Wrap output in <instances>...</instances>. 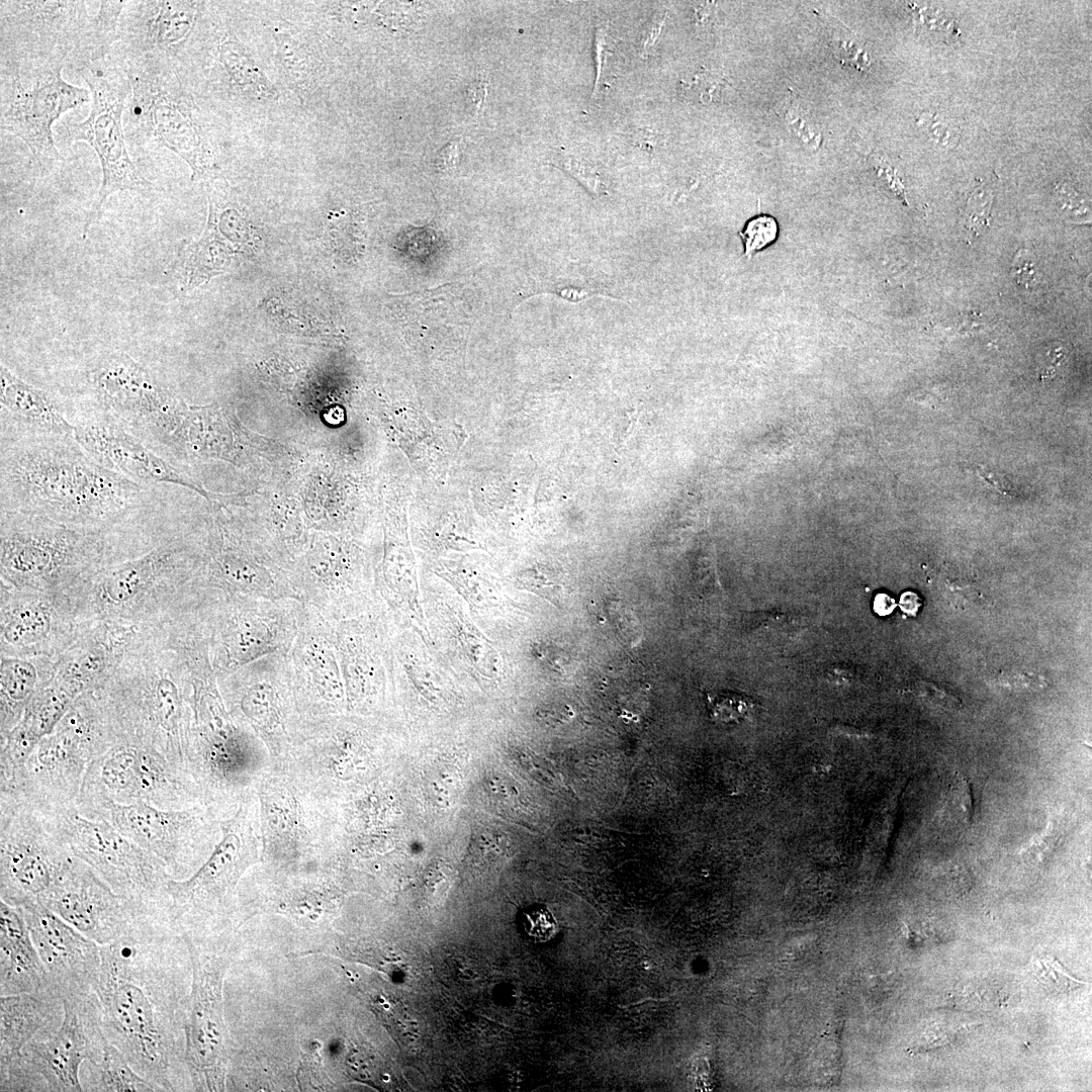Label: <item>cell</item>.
Returning <instances> with one entry per match:
<instances>
[{
	"label": "cell",
	"instance_id": "1",
	"mask_svg": "<svg viewBox=\"0 0 1092 1092\" xmlns=\"http://www.w3.org/2000/svg\"><path fill=\"white\" fill-rule=\"evenodd\" d=\"M167 919H154L101 945L94 992L105 1038L133 1069L164 1091L177 1055L176 1031L184 1025L187 1000L178 992L170 965Z\"/></svg>",
	"mask_w": 1092,
	"mask_h": 1092
},
{
	"label": "cell",
	"instance_id": "2",
	"mask_svg": "<svg viewBox=\"0 0 1092 1092\" xmlns=\"http://www.w3.org/2000/svg\"><path fill=\"white\" fill-rule=\"evenodd\" d=\"M28 433L1 448L3 511L94 525L118 520L151 500L146 485L99 464L73 437Z\"/></svg>",
	"mask_w": 1092,
	"mask_h": 1092
},
{
	"label": "cell",
	"instance_id": "3",
	"mask_svg": "<svg viewBox=\"0 0 1092 1092\" xmlns=\"http://www.w3.org/2000/svg\"><path fill=\"white\" fill-rule=\"evenodd\" d=\"M126 0H1L0 62H40L79 74L112 54Z\"/></svg>",
	"mask_w": 1092,
	"mask_h": 1092
},
{
	"label": "cell",
	"instance_id": "4",
	"mask_svg": "<svg viewBox=\"0 0 1092 1092\" xmlns=\"http://www.w3.org/2000/svg\"><path fill=\"white\" fill-rule=\"evenodd\" d=\"M124 69L131 86L123 114L128 146L135 150L172 151L188 164L194 181L214 177L220 170L218 152L177 72Z\"/></svg>",
	"mask_w": 1092,
	"mask_h": 1092
},
{
	"label": "cell",
	"instance_id": "5",
	"mask_svg": "<svg viewBox=\"0 0 1092 1092\" xmlns=\"http://www.w3.org/2000/svg\"><path fill=\"white\" fill-rule=\"evenodd\" d=\"M114 743L105 708L92 699L77 700L53 732L38 741L12 786L0 793L16 795L40 809L75 804L89 764Z\"/></svg>",
	"mask_w": 1092,
	"mask_h": 1092
},
{
	"label": "cell",
	"instance_id": "6",
	"mask_svg": "<svg viewBox=\"0 0 1092 1092\" xmlns=\"http://www.w3.org/2000/svg\"><path fill=\"white\" fill-rule=\"evenodd\" d=\"M202 634L217 678L276 652H287L299 628L303 603L217 589L203 592Z\"/></svg>",
	"mask_w": 1092,
	"mask_h": 1092
},
{
	"label": "cell",
	"instance_id": "7",
	"mask_svg": "<svg viewBox=\"0 0 1092 1092\" xmlns=\"http://www.w3.org/2000/svg\"><path fill=\"white\" fill-rule=\"evenodd\" d=\"M79 75L91 94L90 111L83 121L63 122L60 138L68 144L87 143L100 162L101 185L86 217L85 234L99 217L105 200L114 192H149L153 184L140 172L128 153L123 114L131 86L123 65L110 55Z\"/></svg>",
	"mask_w": 1092,
	"mask_h": 1092
},
{
	"label": "cell",
	"instance_id": "8",
	"mask_svg": "<svg viewBox=\"0 0 1092 1092\" xmlns=\"http://www.w3.org/2000/svg\"><path fill=\"white\" fill-rule=\"evenodd\" d=\"M40 810L72 853L90 866L115 893L141 905L170 911L167 885L173 878L156 855L106 820L85 816L77 803Z\"/></svg>",
	"mask_w": 1092,
	"mask_h": 1092
},
{
	"label": "cell",
	"instance_id": "9",
	"mask_svg": "<svg viewBox=\"0 0 1092 1092\" xmlns=\"http://www.w3.org/2000/svg\"><path fill=\"white\" fill-rule=\"evenodd\" d=\"M63 1020L41 1040L32 1039L21 1054L0 1064L3 1091H84L80 1070L84 1062L96 1064L103 1054L98 998L94 991L62 999Z\"/></svg>",
	"mask_w": 1092,
	"mask_h": 1092
},
{
	"label": "cell",
	"instance_id": "10",
	"mask_svg": "<svg viewBox=\"0 0 1092 1092\" xmlns=\"http://www.w3.org/2000/svg\"><path fill=\"white\" fill-rule=\"evenodd\" d=\"M65 66L0 62V127L21 140L40 166L63 159L53 125L68 110L90 101V91L68 83Z\"/></svg>",
	"mask_w": 1092,
	"mask_h": 1092
},
{
	"label": "cell",
	"instance_id": "11",
	"mask_svg": "<svg viewBox=\"0 0 1092 1092\" xmlns=\"http://www.w3.org/2000/svg\"><path fill=\"white\" fill-rule=\"evenodd\" d=\"M72 855L40 809L0 793L1 900L12 906L39 902Z\"/></svg>",
	"mask_w": 1092,
	"mask_h": 1092
},
{
	"label": "cell",
	"instance_id": "12",
	"mask_svg": "<svg viewBox=\"0 0 1092 1092\" xmlns=\"http://www.w3.org/2000/svg\"><path fill=\"white\" fill-rule=\"evenodd\" d=\"M192 970L187 1000L184 1059L199 1089H224L230 1038L223 1018L222 986L230 961L224 947L182 935Z\"/></svg>",
	"mask_w": 1092,
	"mask_h": 1092
},
{
	"label": "cell",
	"instance_id": "13",
	"mask_svg": "<svg viewBox=\"0 0 1092 1092\" xmlns=\"http://www.w3.org/2000/svg\"><path fill=\"white\" fill-rule=\"evenodd\" d=\"M87 817L102 818L122 835L156 855L173 879L204 851H212L216 821L200 805L164 809L144 803L120 804L105 797L77 800Z\"/></svg>",
	"mask_w": 1092,
	"mask_h": 1092
},
{
	"label": "cell",
	"instance_id": "14",
	"mask_svg": "<svg viewBox=\"0 0 1092 1092\" xmlns=\"http://www.w3.org/2000/svg\"><path fill=\"white\" fill-rule=\"evenodd\" d=\"M193 794L188 775L157 750L117 740L91 761L78 799L105 797L120 804L179 809L189 807Z\"/></svg>",
	"mask_w": 1092,
	"mask_h": 1092
},
{
	"label": "cell",
	"instance_id": "15",
	"mask_svg": "<svg viewBox=\"0 0 1092 1092\" xmlns=\"http://www.w3.org/2000/svg\"><path fill=\"white\" fill-rule=\"evenodd\" d=\"M39 902L100 945L129 934L147 921L170 918L166 911L115 893L74 854Z\"/></svg>",
	"mask_w": 1092,
	"mask_h": 1092
},
{
	"label": "cell",
	"instance_id": "16",
	"mask_svg": "<svg viewBox=\"0 0 1092 1092\" xmlns=\"http://www.w3.org/2000/svg\"><path fill=\"white\" fill-rule=\"evenodd\" d=\"M202 7L197 1L126 0L111 55L124 67L176 71Z\"/></svg>",
	"mask_w": 1092,
	"mask_h": 1092
},
{
	"label": "cell",
	"instance_id": "17",
	"mask_svg": "<svg viewBox=\"0 0 1092 1092\" xmlns=\"http://www.w3.org/2000/svg\"><path fill=\"white\" fill-rule=\"evenodd\" d=\"M219 828L221 837L199 869L188 879L168 882L174 922L187 914L214 912L234 891L245 871L258 859L247 809L239 807L233 817L220 821Z\"/></svg>",
	"mask_w": 1092,
	"mask_h": 1092
},
{
	"label": "cell",
	"instance_id": "18",
	"mask_svg": "<svg viewBox=\"0 0 1092 1092\" xmlns=\"http://www.w3.org/2000/svg\"><path fill=\"white\" fill-rule=\"evenodd\" d=\"M2 570L19 578H42L86 563L97 552L94 537L50 519L2 510Z\"/></svg>",
	"mask_w": 1092,
	"mask_h": 1092
},
{
	"label": "cell",
	"instance_id": "19",
	"mask_svg": "<svg viewBox=\"0 0 1092 1092\" xmlns=\"http://www.w3.org/2000/svg\"><path fill=\"white\" fill-rule=\"evenodd\" d=\"M217 679L234 715L266 741L279 744L289 737L299 709L286 652L269 654Z\"/></svg>",
	"mask_w": 1092,
	"mask_h": 1092
},
{
	"label": "cell",
	"instance_id": "20",
	"mask_svg": "<svg viewBox=\"0 0 1092 1092\" xmlns=\"http://www.w3.org/2000/svg\"><path fill=\"white\" fill-rule=\"evenodd\" d=\"M289 579L299 601L330 622L358 617L381 602L376 586L331 538L317 539Z\"/></svg>",
	"mask_w": 1092,
	"mask_h": 1092
},
{
	"label": "cell",
	"instance_id": "21",
	"mask_svg": "<svg viewBox=\"0 0 1092 1092\" xmlns=\"http://www.w3.org/2000/svg\"><path fill=\"white\" fill-rule=\"evenodd\" d=\"M286 657L300 712L331 715L347 710L332 622L305 604L297 635Z\"/></svg>",
	"mask_w": 1092,
	"mask_h": 1092
},
{
	"label": "cell",
	"instance_id": "22",
	"mask_svg": "<svg viewBox=\"0 0 1092 1092\" xmlns=\"http://www.w3.org/2000/svg\"><path fill=\"white\" fill-rule=\"evenodd\" d=\"M392 620L382 603L358 617L332 622L347 710L374 704L391 674Z\"/></svg>",
	"mask_w": 1092,
	"mask_h": 1092
},
{
	"label": "cell",
	"instance_id": "23",
	"mask_svg": "<svg viewBox=\"0 0 1092 1092\" xmlns=\"http://www.w3.org/2000/svg\"><path fill=\"white\" fill-rule=\"evenodd\" d=\"M21 912L46 968L50 989L64 997L94 991L101 965V945L74 928L38 901L14 906Z\"/></svg>",
	"mask_w": 1092,
	"mask_h": 1092
},
{
	"label": "cell",
	"instance_id": "24",
	"mask_svg": "<svg viewBox=\"0 0 1092 1092\" xmlns=\"http://www.w3.org/2000/svg\"><path fill=\"white\" fill-rule=\"evenodd\" d=\"M73 437L96 462L132 481L179 484L208 497L200 485L180 474L109 415L74 424Z\"/></svg>",
	"mask_w": 1092,
	"mask_h": 1092
},
{
	"label": "cell",
	"instance_id": "25",
	"mask_svg": "<svg viewBox=\"0 0 1092 1092\" xmlns=\"http://www.w3.org/2000/svg\"><path fill=\"white\" fill-rule=\"evenodd\" d=\"M92 384L109 416L138 427L174 404L152 375L122 353L109 355L97 364Z\"/></svg>",
	"mask_w": 1092,
	"mask_h": 1092
},
{
	"label": "cell",
	"instance_id": "26",
	"mask_svg": "<svg viewBox=\"0 0 1092 1092\" xmlns=\"http://www.w3.org/2000/svg\"><path fill=\"white\" fill-rule=\"evenodd\" d=\"M50 989L46 968L18 908L0 901V994Z\"/></svg>",
	"mask_w": 1092,
	"mask_h": 1092
},
{
	"label": "cell",
	"instance_id": "27",
	"mask_svg": "<svg viewBox=\"0 0 1092 1092\" xmlns=\"http://www.w3.org/2000/svg\"><path fill=\"white\" fill-rule=\"evenodd\" d=\"M62 1000L51 990L0 998V1064L19 1056L36 1033L60 1014Z\"/></svg>",
	"mask_w": 1092,
	"mask_h": 1092
},
{
	"label": "cell",
	"instance_id": "28",
	"mask_svg": "<svg viewBox=\"0 0 1092 1092\" xmlns=\"http://www.w3.org/2000/svg\"><path fill=\"white\" fill-rule=\"evenodd\" d=\"M219 36L216 40H210L209 62L204 65V90L216 96H222L225 92H248L257 98L271 97L273 87L243 46L229 33H219Z\"/></svg>",
	"mask_w": 1092,
	"mask_h": 1092
},
{
	"label": "cell",
	"instance_id": "29",
	"mask_svg": "<svg viewBox=\"0 0 1092 1092\" xmlns=\"http://www.w3.org/2000/svg\"><path fill=\"white\" fill-rule=\"evenodd\" d=\"M0 401L2 410L30 433L74 435V424L68 421L51 393L24 382L3 365L0 367Z\"/></svg>",
	"mask_w": 1092,
	"mask_h": 1092
},
{
	"label": "cell",
	"instance_id": "30",
	"mask_svg": "<svg viewBox=\"0 0 1092 1092\" xmlns=\"http://www.w3.org/2000/svg\"><path fill=\"white\" fill-rule=\"evenodd\" d=\"M263 841L266 849L292 848L300 844L302 830L297 802L287 787L277 782L260 791Z\"/></svg>",
	"mask_w": 1092,
	"mask_h": 1092
},
{
	"label": "cell",
	"instance_id": "31",
	"mask_svg": "<svg viewBox=\"0 0 1092 1092\" xmlns=\"http://www.w3.org/2000/svg\"><path fill=\"white\" fill-rule=\"evenodd\" d=\"M178 557L175 548L164 547L117 566L102 583L105 597L115 604L130 601L158 575L173 569Z\"/></svg>",
	"mask_w": 1092,
	"mask_h": 1092
},
{
	"label": "cell",
	"instance_id": "32",
	"mask_svg": "<svg viewBox=\"0 0 1092 1092\" xmlns=\"http://www.w3.org/2000/svg\"><path fill=\"white\" fill-rule=\"evenodd\" d=\"M34 666L21 659H2L1 663V738L21 720L36 694Z\"/></svg>",
	"mask_w": 1092,
	"mask_h": 1092
},
{
	"label": "cell",
	"instance_id": "33",
	"mask_svg": "<svg viewBox=\"0 0 1092 1092\" xmlns=\"http://www.w3.org/2000/svg\"><path fill=\"white\" fill-rule=\"evenodd\" d=\"M448 622L452 637L471 672L486 680L497 678L502 671V660L492 642L462 611L451 610Z\"/></svg>",
	"mask_w": 1092,
	"mask_h": 1092
},
{
	"label": "cell",
	"instance_id": "34",
	"mask_svg": "<svg viewBox=\"0 0 1092 1092\" xmlns=\"http://www.w3.org/2000/svg\"><path fill=\"white\" fill-rule=\"evenodd\" d=\"M91 1065L95 1068V1080L86 1091H164L140 1075L122 1052L106 1038L100 1061Z\"/></svg>",
	"mask_w": 1092,
	"mask_h": 1092
},
{
	"label": "cell",
	"instance_id": "35",
	"mask_svg": "<svg viewBox=\"0 0 1092 1092\" xmlns=\"http://www.w3.org/2000/svg\"><path fill=\"white\" fill-rule=\"evenodd\" d=\"M51 628V615L39 605L22 606L4 626L3 635L13 645H26L43 638Z\"/></svg>",
	"mask_w": 1092,
	"mask_h": 1092
},
{
	"label": "cell",
	"instance_id": "36",
	"mask_svg": "<svg viewBox=\"0 0 1092 1092\" xmlns=\"http://www.w3.org/2000/svg\"><path fill=\"white\" fill-rule=\"evenodd\" d=\"M444 577L466 601L473 611H487L502 607V592L495 584L478 575L448 571Z\"/></svg>",
	"mask_w": 1092,
	"mask_h": 1092
},
{
	"label": "cell",
	"instance_id": "37",
	"mask_svg": "<svg viewBox=\"0 0 1092 1092\" xmlns=\"http://www.w3.org/2000/svg\"><path fill=\"white\" fill-rule=\"evenodd\" d=\"M1066 823L1055 813L1048 819L1042 831L1022 848V856L1033 862H1041L1054 853L1064 838Z\"/></svg>",
	"mask_w": 1092,
	"mask_h": 1092
},
{
	"label": "cell",
	"instance_id": "38",
	"mask_svg": "<svg viewBox=\"0 0 1092 1092\" xmlns=\"http://www.w3.org/2000/svg\"><path fill=\"white\" fill-rule=\"evenodd\" d=\"M739 235L744 246V256L750 258L776 241L778 223L772 216L757 215L747 221Z\"/></svg>",
	"mask_w": 1092,
	"mask_h": 1092
},
{
	"label": "cell",
	"instance_id": "39",
	"mask_svg": "<svg viewBox=\"0 0 1092 1092\" xmlns=\"http://www.w3.org/2000/svg\"><path fill=\"white\" fill-rule=\"evenodd\" d=\"M753 707L745 696L731 693L709 696L711 717L721 723H738L749 716Z\"/></svg>",
	"mask_w": 1092,
	"mask_h": 1092
},
{
	"label": "cell",
	"instance_id": "40",
	"mask_svg": "<svg viewBox=\"0 0 1092 1092\" xmlns=\"http://www.w3.org/2000/svg\"><path fill=\"white\" fill-rule=\"evenodd\" d=\"M992 200V191L983 186L969 198L963 221L965 229L974 237L982 234L989 225Z\"/></svg>",
	"mask_w": 1092,
	"mask_h": 1092
},
{
	"label": "cell",
	"instance_id": "41",
	"mask_svg": "<svg viewBox=\"0 0 1092 1092\" xmlns=\"http://www.w3.org/2000/svg\"><path fill=\"white\" fill-rule=\"evenodd\" d=\"M522 588L547 600L555 606H560L565 597V589L558 580L538 571L525 572L518 579Z\"/></svg>",
	"mask_w": 1092,
	"mask_h": 1092
},
{
	"label": "cell",
	"instance_id": "42",
	"mask_svg": "<svg viewBox=\"0 0 1092 1092\" xmlns=\"http://www.w3.org/2000/svg\"><path fill=\"white\" fill-rule=\"evenodd\" d=\"M1055 197L1060 212L1073 222L1090 220V205L1085 197L1067 184H1061L1055 190Z\"/></svg>",
	"mask_w": 1092,
	"mask_h": 1092
},
{
	"label": "cell",
	"instance_id": "43",
	"mask_svg": "<svg viewBox=\"0 0 1092 1092\" xmlns=\"http://www.w3.org/2000/svg\"><path fill=\"white\" fill-rule=\"evenodd\" d=\"M1034 966L1037 979L1056 991L1068 992L1080 986L1081 982L1068 974L1053 958L1038 960Z\"/></svg>",
	"mask_w": 1092,
	"mask_h": 1092
},
{
	"label": "cell",
	"instance_id": "44",
	"mask_svg": "<svg viewBox=\"0 0 1092 1092\" xmlns=\"http://www.w3.org/2000/svg\"><path fill=\"white\" fill-rule=\"evenodd\" d=\"M523 924L526 932L536 940L550 938L555 930L554 919L545 908H533L525 911Z\"/></svg>",
	"mask_w": 1092,
	"mask_h": 1092
},
{
	"label": "cell",
	"instance_id": "45",
	"mask_svg": "<svg viewBox=\"0 0 1092 1092\" xmlns=\"http://www.w3.org/2000/svg\"><path fill=\"white\" fill-rule=\"evenodd\" d=\"M1011 275L1017 284L1026 289L1039 285V272L1032 257L1025 250L1018 251L1014 257Z\"/></svg>",
	"mask_w": 1092,
	"mask_h": 1092
},
{
	"label": "cell",
	"instance_id": "46",
	"mask_svg": "<svg viewBox=\"0 0 1092 1092\" xmlns=\"http://www.w3.org/2000/svg\"><path fill=\"white\" fill-rule=\"evenodd\" d=\"M978 474L989 485H991L993 488L997 489L999 492H1001L1003 494L1011 495V496H1017L1019 494V491L1017 490L1016 486L1012 485V483L1008 479H1006L1005 477H1003V476H1001V475H999L997 473H994L992 471H987V470H985L984 468L981 467V468L978 469Z\"/></svg>",
	"mask_w": 1092,
	"mask_h": 1092
},
{
	"label": "cell",
	"instance_id": "47",
	"mask_svg": "<svg viewBox=\"0 0 1092 1092\" xmlns=\"http://www.w3.org/2000/svg\"><path fill=\"white\" fill-rule=\"evenodd\" d=\"M457 157L456 144L450 143L437 154L435 163L441 168L452 167L454 166Z\"/></svg>",
	"mask_w": 1092,
	"mask_h": 1092
},
{
	"label": "cell",
	"instance_id": "48",
	"mask_svg": "<svg viewBox=\"0 0 1092 1092\" xmlns=\"http://www.w3.org/2000/svg\"><path fill=\"white\" fill-rule=\"evenodd\" d=\"M874 608L879 615H888L894 610L895 602L888 595L879 594L875 599Z\"/></svg>",
	"mask_w": 1092,
	"mask_h": 1092
},
{
	"label": "cell",
	"instance_id": "49",
	"mask_svg": "<svg viewBox=\"0 0 1092 1092\" xmlns=\"http://www.w3.org/2000/svg\"><path fill=\"white\" fill-rule=\"evenodd\" d=\"M900 605L903 611L914 615L920 606V600L916 594L907 592L902 595Z\"/></svg>",
	"mask_w": 1092,
	"mask_h": 1092
}]
</instances>
